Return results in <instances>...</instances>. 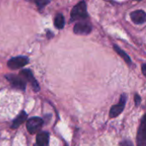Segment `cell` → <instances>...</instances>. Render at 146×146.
Wrapping results in <instances>:
<instances>
[{"instance_id":"obj_1","label":"cell","mask_w":146,"mask_h":146,"mask_svg":"<svg viewBox=\"0 0 146 146\" xmlns=\"http://www.w3.org/2000/svg\"><path fill=\"white\" fill-rule=\"evenodd\" d=\"M88 17L87 14V8L86 3L85 1H81L77 3L72 9L70 14V21H79V20H85Z\"/></svg>"},{"instance_id":"obj_4","label":"cell","mask_w":146,"mask_h":146,"mask_svg":"<svg viewBox=\"0 0 146 146\" xmlns=\"http://www.w3.org/2000/svg\"><path fill=\"white\" fill-rule=\"evenodd\" d=\"M19 75L26 82L27 81V82H29L31 84V86H32L34 92H38L39 91V86H38L37 80H35V78H34V76H33L31 70H29V69H22V70L20 71Z\"/></svg>"},{"instance_id":"obj_6","label":"cell","mask_w":146,"mask_h":146,"mask_svg":"<svg viewBox=\"0 0 146 146\" xmlns=\"http://www.w3.org/2000/svg\"><path fill=\"white\" fill-rule=\"evenodd\" d=\"M127 95L126 94H122L120 99V102L118 104L114 105L111 107L110 111V118H115L116 116H118L120 114L122 113L125 105H126V102H127Z\"/></svg>"},{"instance_id":"obj_7","label":"cell","mask_w":146,"mask_h":146,"mask_svg":"<svg viewBox=\"0 0 146 146\" xmlns=\"http://www.w3.org/2000/svg\"><path fill=\"white\" fill-rule=\"evenodd\" d=\"M92 25L86 21H80L76 23L74 27V33L80 35H86L92 32Z\"/></svg>"},{"instance_id":"obj_12","label":"cell","mask_w":146,"mask_h":146,"mask_svg":"<svg viewBox=\"0 0 146 146\" xmlns=\"http://www.w3.org/2000/svg\"><path fill=\"white\" fill-rule=\"evenodd\" d=\"M114 50L121 56V58H123L124 59V61L127 63V64H129V65H131L132 64V60H131V58H130V56L124 51V50H122L118 45H116V44H114Z\"/></svg>"},{"instance_id":"obj_9","label":"cell","mask_w":146,"mask_h":146,"mask_svg":"<svg viewBox=\"0 0 146 146\" xmlns=\"http://www.w3.org/2000/svg\"><path fill=\"white\" fill-rule=\"evenodd\" d=\"M131 19L135 24H143L146 19V14L144 10L139 9L131 13Z\"/></svg>"},{"instance_id":"obj_13","label":"cell","mask_w":146,"mask_h":146,"mask_svg":"<svg viewBox=\"0 0 146 146\" xmlns=\"http://www.w3.org/2000/svg\"><path fill=\"white\" fill-rule=\"evenodd\" d=\"M65 24V20H64V16L62 15V14L58 13L54 20V25L57 29H62L63 28Z\"/></svg>"},{"instance_id":"obj_15","label":"cell","mask_w":146,"mask_h":146,"mask_svg":"<svg viewBox=\"0 0 146 146\" xmlns=\"http://www.w3.org/2000/svg\"><path fill=\"white\" fill-rule=\"evenodd\" d=\"M120 146H133V143H132L130 140L126 139V140L122 141V142L120 144Z\"/></svg>"},{"instance_id":"obj_14","label":"cell","mask_w":146,"mask_h":146,"mask_svg":"<svg viewBox=\"0 0 146 146\" xmlns=\"http://www.w3.org/2000/svg\"><path fill=\"white\" fill-rule=\"evenodd\" d=\"M35 3L38 5V9H41L44 8L46 4L50 3V1H49V0H38V1H35Z\"/></svg>"},{"instance_id":"obj_3","label":"cell","mask_w":146,"mask_h":146,"mask_svg":"<svg viewBox=\"0 0 146 146\" xmlns=\"http://www.w3.org/2000/svg\"><path fill=\"white\" fill-rule=\"evenodd\" d=\"M43 124H44L43 119H41L39 117H37V116L36 117H32L27 122V129L29 133L34 134V133H36L38 131H39L41 129Z\"/></svg>"},{"instance_id":"obj_18","label":"cell","mask_w":146,"mask_h":146,"mask_svg":"<svg viewBox=\"0 0 146 146\" xmlns=\"http://www.w3.org/2000/svg\"><path fill=\"white\" fill-rule=\"evenodd\" d=\"M65 146H68V145H65Z\"/></svg>"},{"instance_id":"obj_5","label":"cell","mask_w":146,"mask_h":146,"mask_svg":"<svg viewBox=\"0 0 146 146\" xmlns=\"http://www.w3.org/2000/svg\"><path fill=\"white\" fill-rule=\"evenodd\" d=\"M29 62V59L26 56H16V57H13L11 59H9L8 61L7 66L10 68V69H18L21 68H23L24 66H26L27 64H28Z\"/></svg>"},{"instance_id":"obj_17","label":"cell","mask_w":146,"mask_h":146,"mask_svg":"<svg viewBox=\"0 0 146 146\" xmlns=\"http://www.w3.org/2000/svg\"><path fill=\"white\" fill-rule=\"evenodd\" d=\"M145 68H146V66H145V64L144 63L143 65H142V72H143V74L145 76L146 75V73H145Z\"/></svg>"},{"instance_id":"obj_16","label":"cell","mask_w":146,"mask_h":146,"mask_svg":"<svg viewBox=\"0 0 146 146\" xmlns=\"http://www.w3.org/2000/svg\"><path fill=\"white\" fill-rule=\"evenodd\" d=\"M134 100H135V105L136 106H139L140 104V103H141V98H140V96H139L138 94H136L135 97H134Z\"/></svg>"},{"instance_id":"obj_2","label":"cell","mask_w":146,"mask_h":146,"mask_svg":"<svg viewBox=\"0 0 146 146\" xmlns=\"http://www.w3.org/2000/svg\"><path fill=\"white\" fill-rule=\"evenodd\" d=\"M5 78L8 80V81L10 83V85L16 89L25 91L27 86V82L20 76L15 74H6Z\"/></svg>"},{"instance_id":"obj_10","label":"cell","mask_w":146,"mask_h":146,"mask_svg":"<svg viewBox=\"0 0 146 146\" xmlns=\"http://www.w3.org/2000/svg\"><path fill=\"white\" fill-rule=\"evenodd\" d=\"M50 135L47 132H41L37 135L34 146H48Z\"/></svg>"},{"instance_id":"obj_8","label":"cell","mask_w":146,"mask_h":146,"mask_svg":"<svg viewBox=\"0 0 146 146\" xmlns=\"http://www.w3.org/2000/svg\"><path fill=\"white\" fill-rule=\"evenodd\" d=\"M145 115L142 117L141 120V124L139 128L138 132V146H146V136H145Z\"/></svg>"},{"instance_id":"obj_11","label":"cell","mask_w":146,"mask_h":146,"mask_svg":"<svg viewBox=\"0 0 146 146\" xmlns=\"http://www.w3.org/2000/svg\"><path fill=\"white\" fill-rule=\"evenodd\" d=\"M27 113L25 112V111H21L19 115H18V116L14 120V121H13V123H12V126H11V128H13V129H16V128H18L25 121H26V119H27Z\"/></svg>"}]
</instances>
